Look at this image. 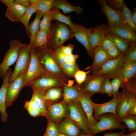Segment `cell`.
<instances>
[{
    "instance_id": "cell-1",
    "label": "cell",
    "mask_w": 136,
    "mask_h": 136,
    "mask_svg": "<svg viewBox=\"0 0 136 136\" xmlns=\"http://www.w3.org/2000/svg\"><path fill=\"white\" fill-rule=\"evenodd\" d=\"M74 37V33L68 25L58 21L51 23L48 31L47 47L53 51Z\"/></svg>"
},
{
    "instance_id": "cell-2",
    "label": "cell",
    "mask_w": 136,
    "mask_h": 136,
    "mask_svg": "<svg viewBox=\"0 0 136 136\" xmlns=\"http://www.w3.org/2000/svg\"><path fill=\"white\" fill-rule=\"evenodd\" d=\"M35 49L41 64L47 72L58 77L66 83H68L71 81L56 62L53 51L48 47L44 49Z\"/></svg>"
},
{
    "instance_id": "cell-3",
    "label": "cell",
    "mask_w": 136,
    "mask_h": 136,
    "mask_svg": "<svg viewBox=\"0 0 136 136\" xmlns=\"http://www.w3.org/2000/svg\"><path fill=\"white\" fill-rule=\"evenodd\" d=\"M119 119L115 114L109 113L103 114L99 116V120L90 131V134L94 136L95 134L103 131L114 129H119L125 131L127 128L126 125L121 124Z\"/></svg>"
},
{
    "instance_id": "cell-4",
    "label": "cell",
    "mask_w": 136,
    "mask_h": 136,
    "mask_svg": "<svg viewBox=\"0 0 136 136\" xmlns=\"http://www.w3.org/2000/svg\"><path fill=\"white\" fill-rule=\"evenodd\" d=\"M31 47L29 44L24 43L19 48L18 58L14 72L9 78V83L12 82L19 75L26 73L30 60V50Z\"/></svg>"
},
{
    "instance_id": "cell-5",
    "label": "cell",
    "mask_w": 136,
    "mask_h": 136,
    "mask_svg": "<svg viewBox=\"0 0 136 136\" xmlns=\"http://www.w3.org/2000/svg\"><path fill=\"white\" fill-rule=\"evenodd\" d=\"M66 82L58 77L48 73L40 76L28 86L33 89L46 91L50 88L55 87H62Z\"/></svg>"
},
{
    "instance_id": "cell-6",
    "label": "cell",
    "mask_w": 136,
    "mask_h": 136,
    "mask_svg": "<svg viewBox=\"0 0 136 136\" xmlns=\"http://www.w3.org/2000/svg\"><path fill=\"white\" fill-rule=\"evenodd\" d=\"M68 104L69 117L78 126L84 133L90 134L87 117L80 102H72Z\"/></svg>"
},
{
    "instance_id": "cell-7",
    "label": "cell",
    "mask_w": 136,
    "mask_h": 136,
    "mask_svg": "<svg viewBox=\"0 0 136 136\" xmlns=\"http://www.w3.org/2000/svg\"><path fill=\"white\" fill-rule=\"evenodd\" d=\"M23 44L16 39L12 40L10 43V48L5 54L3 60L0 64V77L3 80L10 66L17 59L18 49Z\"/></svg>"
},
{
    "instance_id": "cell-8",
    "label": "cell",
    "mask_w": 136,
    "mask_h": 136,
    "mask_svg": "<svg viewBox=\"0 0 136 136\" xmlns=\"http://www.w3.org/2000/svg\"><path fill=\"white\" fill-rule=\"evenodd\" d=\"M31 59L26 73L24 82V86L29 84L41 75L48 73L41 64L38 55L34 48L31 46L30 50Z\"/></svg>"
},
{
    "instance_id": "cell-9",
    "label": "cell",
    "mask_w": 136,
    "mask_h": 136,
    "mask_svg": "<svg viewBox=\"0 0 136 136\" xmlns=\"http://www.w3.org/2000/svg\"><path fill=\"white\" fill-rule=\"evenodd\" d=\"M44 116L47 120L59 123L64 119L69 117L68 104L61 101L52 103L48 108Z\"/></svg>"
},
{
    "instance_id": "cell-10",
    "label": "cell",
    "mask_w": 136,
    "mask_h": 136,
    "mask_svg": "<svg viewBox=\"0 0 136 136\" xmlns=\"http://www.w3.org/2000/svg\"><path fill=\"white\" fill-rule=\"evenodd\" d=\"M125 62V56L122 54L116 58L109 60L99 71L91 74L94 75H105L110 79H113L118 75Z\"/></svg>"
},
{
    "instance_id": "cell-11",
    "label": "cell",
    "mask_w": 136,
    "mask_h": 136,
    "mask_svg": "<svg viewBox=\"0 0 136 136\" xmlns=\"http://www.w3.org/2000/svg\"><path fill=\"white\" fill-rule=\"evenodd\" d=\"M122 95V92H119L111 100L104 103L97 104L92 101V105L94 112L93 115L94 119L97 121L100 115L107 113H114L116 115V108L121 101Z\"/></svg>"
},
{
    "instance_id": "cell-12",
    "label": "cell",
    "mask_w": 136,
    "mask_h": 136,
    "mask_svg": "<svg viewBox=\"0 0 136 136\" xmlns=\"http://www.w3.org/2000/svg\"><path fill=\"white\" fill-rule=\"evenodd\" d=\"M26 73L18 76L11 83H9L7 88L6 96V106H11L17 98L22 89L24 87V82Z\"/></svg>"
},
{
    "instance_id": "cell-13",
    "label": "cell",
    "mask_w": 136,
    "mask_h": 136,
    "mask_svg": "<svg viewBox=\"0 0 136 136\" xmlns=\"http://www.w3.org/2000/svg\"><path fill=\"white\" fill-rule=\"evenodd\" d=\"M107 78L108 77L105 75H94L88 74L86 80L81 85L82 91L92 95L96 93L101 94V86Z\"/></svg>"
},
{
    "instance_id": "cell-14",
    "label": "cell",
    "mask_w": 136,
    "mask_h": 136,
    "mask_svg": "<svg viewBox=\"0 0 136 136\" xmlns=\"http://www.w3.org/2000/svg\"><path fill=\"white\" fill-rule=\"evenodd\" d=\"M72 81L66 84L62 87L63 99L61 101L68 104L79 101L83 94L81 85L77 84L73 85Z\"/></svg>"
},
{
    "instance_id": "cell-15",
    "label": "cell",
    "mask_w": 136,
    "mask_h": 136,
    "mask_svg": "<svg viewBox=\"0 0 136 136\" xmlns=\"http://www.w3.org/2000/svg\"><path fill=\"white\" fill-rule=\"evenodd\" d=\"M108 21L107 25L112 27L124 24L121 17L119 10H116L109 6L105 0H97Z\"/></svg>"
},
{
    "instance_id": "cell-16",
    "label": "cell",
    "mask_w": 136,
    "mask_h": 136,
    "mask_svg": "<svg viewBox=\"0 0 136 136\" xmlns=\"http://www.w3.org/2000/svg\"><path fill=\"white\" fill-rule=\"evenodd\" d=\"M107 26V32L115 35L130 43H136V32L127 26L123 24L112 27Z\"/></svg>"
},
{
    "instance_id": "cell-17",
    "label": "cell",
    "mask_w": 136,
    "mask_h": 136,
    "mask_svg": "<svg viewBox=\"0 0 136 136\" xmlns=\"http://www.w3.org/2000/svg\"><path fill=\"white\" fill-rule=\"evenodd\" d=\"M93 58V61L92 64L85 70H90L92 73L98 71L106 62L111 59L106 51L100 46L94 49Z\"/></svg>"
},
{
    "instance_id": "cell-18",
    "label": "cell",
    "mask_w": 136,
    "mask_h": 136,
    "mask_svg": "<svg viewBox=\"0 0 136 136\" xmlns=\"http://www.w3.org/2000/svg\"><path fill=\"white\" fill-rule=\"evenodd\" d=\"M77 31L74 33V36L78 41L85 48L88 55L93 58V51L92 49L89 41V28H86L81 25L74 23Z\"/></svg>"
},
{
    "instance_id": "cell-19",
    "label": "cell",
    "mask_w": 136,
    "mask_h": 136,
    "mask_svg": "<svg viewBox=\"0 0 136 136\" xmlns=\"http://www.w3.org/2000/svg\"><path fill=\"white\" fill-rule=\"evenodd\" d=\"M12 73L10 68L8 70L3 80V83L0 88V112L1 120L5 123L7 122L9 117L6 110V96L7 89L9 84V79Z\"/></svg>"
},
{
    "instance_id": "cell-20",
    "label": "cell",
    "mask_w": 136,
    "mask_h": 136,
    "mask_svg": "<svg viewBox=\"0 0 136 136\" xmlns=\"http://www.w3.org/2000/svg\"><path fill=\"white\" fill-rule=\"evenodd\" d=\"M92 95L90 93L83 92V94L79 100L87 116L90 131L97 122L94 119L93 115L94 110L92 105V101L91 99Z\"/></svg>"
},
{
    "instance_id": "cell-21",
    "label": "cell",
    "mask_w": 136,
    "mask_h": 136,
    "mask_svg": "<svg viewBox=\"0 0 136 136\" xmlns=\"http://www.w3.org/2000/svg\"><path fill=\"white\" fill-rule=\"evenodd\" d=\"M89 39L90 46L92 49L99 46L101 41L107 32V26L105 24L98 25L89 28Z\"/></svg>"
},
{
    "instance_id": "cell-22",
    "label": "cell",
    "mask_w": 136,
    "mask_h": 136,
    "mask_svg": "<svg viewBox=\"0 0 136 136\" xmlns=\"http://www.w3.org/2000/svg\"><path fill=\"white\" fill-rule=\"evenodd\" d=\"M59 132L68 136H79L82 131L78 126L70 117L58 123Z\"/></svg>"
},
{
    "instance_id": "cell-23",
    "label": "cell",
    "mask_w": 136,
    "mask_h": 136,
    "mask_svg": "<svg viewBox=\"0 0 136 136\" xmlns=\"http://www.w3.org/2000/svg\"><path fill=\"white\" fill-rule=\"evenodd\" d=\"M29 44L34 49H44L47 47L48 31L39 29L35 34L29 37Z\"/></svg>"
},
{
    "instance_id": "cell-24",
    "label": "cell",
    "mask_w": 136,
    "mask_h": 136,
    "mask_svg": "<svg viewBox=\"0 0 136 136\" xmlns=\"http://www.w3.org/2000/svg\"><path fill=\"white\" fill-rule=\"evenodd\" d=\"M32 97L39 111L40 116H44L48 108L51 104L45 98L46 91L33 89Z\"/></svg>"
},
{
    "instance_id": "cell-25",
    "label": "cell",
    "mask_w": 136,
    "mask_h": 136,
    "mask_svg": "<svg viewBox=\"0 0 136 136\" xmlns=\"http://www.w3.org/2000/svg\"><path fill=\"white\" fill-rule=\"evenodd\" d=\"M136 74V61L125 62L118 76L122 80V87L129 82Z\"/></svg>"
},
{
    "instance_id": "cell-26",
    "label": "cell",
    "mask_w": 136,
    "mask_h": 136,
    "mask_svg": "<svg viewBox=\"0 0 136 136\" xmlns=\"http://www.w3.org/2000/svg\"><path fill=\"white\" fill-rule=\"evenodd\" d=\"M122 90V95L120 101L116 109L117 116L120 119L126 115L130 105V91L125 88Z\"/></svg>"
},
{
    "instance_id": "cell-27",
    "label": "cell",
    "mask_w": 136,
    "mask_h": 136,
    "mask_svg": "<svg viewBox=\"0 0 136 136\" xmlns=\"http://www.w3.org/2000/svg\"><path fill=\"white\" fill-rule=\"evenodd\" d=\"M53 8L61 10L63 13L65 14L75 12L80 15L84 10L82 7L80 6H74L65 0H54Z\"/></svg>"
},
{
    "instance_id": "cell-28",
    "label": "cell",
    "mask_w": 136,
    "mask_h": 136,
    "mask_svg": "<svg viewBox=\"0 0 136 136\" xmlns=\"http://www.w3.org/2000/svg\"><path fill=\"white\" fill-rule=\"evenodd\" d=\"M50 12L52 15L51 21L55 20L68 25L73 33L77 31V29L74 23L71 21L70 15H64L60 12L59 9L55 8H53Z\"/></svg>"
},
{
    "instance_id": "cell-29",
    "label": "cell",
    "mask_w": 136,
    "mask_h": 136,
    "mask_svg": "<svg viewBox=\"0 0 136 136\" xmlns=\"http://www.w3.org/2000/svg\"><path fill=\"white\" fill-rule=\"evenodd\" d=\"M26 7L14 3L11 7L7 8L6 16L11 22H18L20 18L25 13Z\"/></svg>"
},
{
    "instance_id": "cell-30",
    "label": "cell",
    "mask_w": 136,
    "mask_h": 136,
    "mask_svg": "<svg viewBox=\"0 0 136 136\" xmlns=\"http://www.w3.org/2000/svg\"><path fill=\"white\" fill-rule=\"evenodd\" d=\"M106 35L112 40L114 45L123 54L128 49L131 43L112 33L107 32Z\"/></svg>"
},
{
    "instance_id": "cell-31",
    "label": "cell",
    "mask_w": 136,
    "mask_h": 136,
    "mask_svg": "<svg viewBox=\"0 0 136 136\" xmlns=\"http://www.w3.org/2000/svg\"><path fill=\"white\" fill-rule=\"evenodd\" d=\"M119 12L123 23L136 32V26L133 23L131 19V11L127 7L125 3L119 10Z\"/></svg>"
},
{
    "instance_id": "cell-32",
    "label": "cell",
    "mask_w": 136,
    "mask_h": 136,
    "mask_svg": "<svg viewBox=\"0 0 136 136\" xmlns=\"http://www.w3.org/2000/svg\"><path fill=\"white\" fill-rule=\"evenodd\" d=\"M62 87H54L47 90L45 94V99L51 103L55 102L60 100L63 95Z\"/></svg>"
},
{
    "instance_id": "cell-33",
    "label": "cell",
    "mask_w": 136,
    "mask_h": 136,
    "mask_svg": "<svg viewBox=\"0 0 136 136\" xmlns=\"http://www.w3.org/2000/svg\"><path fill=\"white\" fill-rule=\"evenodd\" d=\"M36 11L34 7L30 5L26 7L25 12L19 19V21L23 25L29 37L30 36L28 30L29 21L32 15Z\"/></svg>"
},
{
    "instance_id": "cell-34",
    "label": "cell",
    "mask_w": 136,
    "mask_h": 136,
    "mask_svg": "<svg viewBox=\"0 0 136 136\" xmlns=\"http://www.w3.org/2000/svg\"><path fill=\"white\" fill-rule=\"evenodd\" d=\"M54 0H37L33 6L37 11H39L43 14L50 11L53 8Z\"/></svg>"
},
{
    "instance_id": "cell-35",
    "label": "cell",
    "mask_w": 136,
    "mask_h": 136,
    "mask_svg": "<svg viewBox=\"0 0 136 136\" xmlns=\"http://www.w3.org/2000/svg\"><path fill=\"white\" fill-rule=\"evenodd\" d=\"M121 122L125 123L130 133L136 132V116L133 115H126L120 119Z\"/></svg>"
},
{
    "instance_id": "cell-36",
    "label": "cell",
    "mask_w": 136,
    "mask_h": 136,
    "mask_svg": "<svg viewBox=\"0 0 136 136\" xmlns=\"http://www.w3.org/2000/svg\"><path fill=\"white\" fill-rule=\"evenodd\" d=\"M33 21L29 24L28 26V30L30 36L35 34L40 29L41 19L43 14L37 11ZM30 37V36H29Z\"/></svg>"
},
{
    "instance_id": "cell-37",
    "label": "cell",
    "mask_w": 136,
    "mask_h": 136,
    "mask_svg": "<svg viewBox=\"0 0 136 136\" xmlns=\"http://www.w3.org/2000/svg\"><path fill=\"white\" fill-rule=\"evenodd\" d=\"M62 69L67 77L71 78H74L75 73L80 70L78 65L76 62H66L63 66Z\"/></svg>"
},
{
    "instance_id": "cell-38",
    "label": "cell",
    "mask_w": 136,
    "mask_h": 136,
    "mask_svg": "<svg viewBox=\"0 0 136 136\" xmlns=\"http://www.w3.org/2000/svg\"><path fill=\"white\" fill-rule=\"evenodd\" d=\"M24 107L31 116L34 117L40 116L39 111L33 97L30 100L25 102Z\"/></svg>"
},
{
    "instance_id": "cell-39",
    "label": "cell",
    "mask_w": 136,
    "mask_h": 136,
    "mask_svg": "<svg viewBox=\"0 0 136 136\" xmlns=\"http://www.w3.org/2000/svg\"><path fill=\"white\" fill-rule=\"evenodd\" d=\"M136 43H131L125 53V62L136 61Z\"/></svg>"
},
{
    "instance_id": "cell-40",
    "label": "cell",
    "mask_w": 136,
    "mask_h": 136,
    "mask_svg": "<svg viewBox=\"0 0 136 136\" xmlns=\"http://www.w3.org/2000/svg\"><path fill=\"white\" fill-rule=\"evenodd\" d=\"M47 128L44 134L50 136H57L59 133L58 123L47 119Z\"/></svg>"
},
{
    "instance_id": "cell-41",
    "label": "cell",
    "mask_w": 136,
    "mask_h": 136,
    "mask_svg": "<svg viewBox=\"0 0 136 136\" xmlns=\"http://www.w3.org/2000/svg\"><path fill=\"white\" fill-rule=\"evenodd\" d=\"M53 53L56 62L62 68L63 65L67 62L68 55L63 53L60 47L53 51Z\"/></svg>"
},
{
    "instance_id": "cell-42",
    "label": "cell",
    "mask_w": 136,
    "mask_h": 136,
    "mask_svg": "<svg viewBox=\"0 0 136 136\" xmlns=\"http://www.w3.org/2000/svg\"><path fill=\"white\" fill-rule=\"evenodd\" d=\"M43 17L40 23V29L48 31L50 27L52 19V15L50 11L44 14Z\"/></svg>"
},
{
    "instance_id": "cell-43",
    "label": "cell",
    "mask_w": 136,
    "mask_h": 136,
    "mask_svg": "<svg viewBox=\"0 0 136 136\" xmlns=\"http://www.w3.org/2000/svg\"><path fill=\"white\" fill-rule=\"evenodd\" d=\"M130 91V105L126 115H136V92L132 90Z\"/></svg>"
},
{
    "instance_id": "cell-44",
    "label": "cell",
    "mask_w": 136,
    "mask_h": 136,
    "mask_svg": "<svg viewBox=\"0 0 136 136\" xmlns=\"http://www.w3.org/2000/svg\"><path fill=\"white\" fill-rule=\"evenodd\" d=\"M91 72L89 70L85 71L79 70L77 71L74 75V78L77 84L81 85L86 80L88 75Z\"/></svg>"
},
{
    "instance_id": "cell-45",
    "label": "cell",
    "mask_w": 136,
    "mask_h": 136,
    "mask_svg": "<svg viewBox=\"0 0 136 136\" xmlns=\"http://www.w3.org/2000/svg\"><path fill=\"white\" fill-rule=\"evenodd\" d=\"M112 90L113 97H115L119 92V88L121 87L123 82L121 79L118 76H116L111 81Z\"/></svg>"
},
{
    "instance_id": "cell-46",
    "label": "cell",
    "mask_w": 136,
    "mask_h": 136,
    "mask_svg": "<svg viewBox=\"0 0 136 136\" xmlns=\"http://www.w3.org/2000/svg\"><path fill=\"white\" fill-rule=\"evenodd\" d=\"M110 79L106 78L104 81L101 87V94L106 93L109 97L112 94V90Z\"/></svg>"
},
{
    "instance_id": "cell-47",
    "label": "cell",
    "mask_w": 136,
    "mask_h": 136,
    "mask_svg": "<svg viewBox=\"0 0 136 136\" xmlns=\"http://www.w3.org/2000/svg\"><path fill=\"white\" fill-rule=\"evenodd\" d=\"M106 52L111 59L116 58L122 54L115 45L110 48Z\"/></svg>"
},
{
    "instance_id": "cell-48",
    "label": "cell",
    "mask_w": 136,
    "mask_h": 136,
    "mask_svg": "<svg viewBox=\"0 0 136 136\" xmlns=\"http://www.w3.org/2000/svg\"><path fill=\"white\" fill-rule=\"evenodd\" d=\"M114 45L112 40L106 35L100 42L99 46L106 51L111 47Z\"/></svg>"
},
{
    "instance_id": "cell-49",
    "label": "cell",
    "mask_w": 136,
    "mask_h": 136,
    "mask_svg": "<svg viewBox=\"0 0 136 136\" xmlns=\"http://www.w3.org/2000/svg\"><path fill=\"white\" fill-rule=\"evenodd\" d=\"M106 1L109 6L116 10H119L125 3L123 0H108Z\"/></svg>"
},
{
    "instance_id": "cell-50",
    "label": "cell",
    "mask_w": 136,
    "mask_h": 136,
    "mask_svg": "<svg viewBox=\"0 0 136 136\" xmlns=\"http://www.w3.org/2000/svg\"><path fill=\"white\" fill-rule=\"evenodd\" d=\"M60 47L63 52L66 55L73 53V50L75 47L74 45L71 44H69L66 46L62 45Z\"/></svg>"
},
{
    "instance_id": "cell-51",
    "label": "cell",
    "mask_w": 136,
    "mask_h": 136,
    "mask_svg": "<svg viewBox=\"0 0 136 136\" xmlns=\"http://www.w3.org/2000/svg\"><path fill=\"white\" fill-rule=\"evenodd\" d=\"M78 57V55L74 54L72 53L67 56V62L75 63Z\"/></svg>"
},
{
    "instance_id": "cell-52",
    "label": "cell",
    "mask_w": 136,
    "mask_h": 136,
    "mask_svg": "<svg viewBox=\"0 0 136 136\" xmlns=\"http://www.w3.org/2000/svg\"><path fill=\"white\" fill-rule=\"evenodd\" d=\"M14 3L26 7L30 5L29 0H15Z\"/></svg>"
},
{
    "instance_id": "cell-53",
    "label": "cell",
    "mask_w": 136,
    "mask_h": 136,
    "mask_svg": "<svg viewBox=\"0 0 136 136\" xmlns=\"http://www.w3.org/2000/svg\"><path fill=\"white\" fill-rule=\"evenodd\" d=\"M125 132L121 130L120 132H116L108 133H104L103 136H121L125 133Z\"/></svg>"
},
{
    "instance_id": "cell-54",
    "label": "cell",
    "mask_w": 136,
    "mask_h": 136,
    "mask_svg": "<svg viewBox=\"0 0 136 136\" xmlns=\"http://www.w3.org/2000/svg\"><path fill=\"white\" fill-rule=\"evenodd\" d=\"M0 1L6 5L7 8L11 7L14 4V0H1Z\"/></svg>"
},
{
    "instance_id": "cell-55",
    "label": "cell",
    "mask_w": 136,
    "mask_h": 136,
    "mask_svg": "<svg viewBox=\"0 0 136 136\" xmlns=\"http://www.w3.org/2000/svg\"><path fill=\"white\" fill-rule=\"evenodd\" d=\"M131 19L132 22L136 26V8H134L133 11H131Z\"/></svg>"
},
{
    "instance_id": "cell-56",
    "label": "cell",
    "mask_w": 136,
    "mask_h": 136,
    "mask_svg": "<svg viewBox=\"0 0 136 136\" xmlns=\"http://www.w3.org/2000/svg\"><path fill=\"white\" fill-rule=\"evenodd\" d=\"M121 136H136V132L132 133H130L128 134H124L122 135Z\"/></svg>"
},
{
    "instance_id": "cell-57",
    "label": "cell",
    "mask_w": 136,
    "mask_h": 136,
    "mask_svg": "<svg viewBox=\"0 0 136 136\" xmlns=\"http://www.w3.org/2000/svg\"><path fill=\"white\" fill-rule=\"evenodd\" d=\"M79 136H93L90 134H86L84 133L82 131Z\"/></svg>"
},
{
    "instance_id": "cell-58",
    "label": "cell",
    "mask_w": 136,
    "mask_h": 136,
    "mask_svg": "<svg viewBox=\"0 0 136 136\" xmlns=\"http://www.w3.org/2000/svg\"><path fill=\"white\" fill-rule=\"evenodd\" d=\"M57 136H68L63 133H58Z\"/></svg>"
},
{
    "instance_id": "cell-59",
    "label": "cell",
    "mask_w": 136,
    "mask_h": 136,
    "mask_svg": "<svg viewBox=\"0 0 136 136\" xmlns=\"http://www.w3.org/2000/svg\"><path fill=\"white\" fill-rule=\"evenodd\" d=\"M43 136H50L44 134Z\"/></svg>"
}]
</instances>
